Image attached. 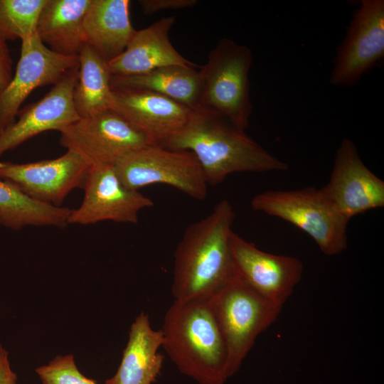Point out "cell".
Returning a JSON list of instances; mask_svg holds the SVG:
<instances>
[{"mask_svg":"<svg viewBox=\"0 0 384 384\" xmlns=\"http://www.w3.org/2000/svg\"><path fill=\"white\" fill-rule=\"evenodd\" d=\"M235 218L231 203L225 199L186 228L174 252L175 301L208 299L233 276L230 238Z\"/></svg>","mask_w":384,"mask_h":384,"instance_id":"1","label":"cell"},{"mask_svg":"<svg viewBox=\"0 0 384 384\" xmlns=\"http://www.w3.org/2000/svg\"><path fill=\"white\" fill-rule=\"evenodd\" d=\"M161 146L193 153L210 186L233 173L289 168L228 119L198 110H193L186 124Z\"/></svg>","mask_w":384,"mask_h":384,"instance_id":"2","label":"cell"},{"mask_svg":"<svg viewBox=\"0 0 384 384\" xmlns=\"http://www.w3.org/2000/svg\"><path fill=\"white\" fill-rule=\"evenodd\" d=\"M161 331L162 347L182 374L198 384H224L226 349L208 299L174 300Z\"/></svg>","mask_w":384,"mask_h":384,"instance_id":"3","label":"cell"},{"mask_svg":"<svg viewBox=\"0 0 384 384\" xmlns=\"http://www.w3.org/2000/svg\"><path fill=\"white\" fill-rule=\"evenodd\" d=\"M208 302L225 343L228 378L238 372L257 336L277 319L282 306L260 295L235 270Z\"/></svg>","mask_w":384,"mask_h":384,"instance_id":"4","label":"cell"},{"mask_svg":"<svg viewBox=\"0 0 384 384\" xmlns=\"http://www.w3.org/2000/svg\"><path fill=\"white\" fill-rule=\"evenodd\" d=\"M251 49L222 38L198 71L200 91L196 110L220 116L245 131L252 111L249 73Z\"/></svg>","mask_w":384,"mask_h":384,"instance_id":"5","label":"cell"},{"mask_svg":"<svg viewBox=\"0 0 384 384\" xmlns=\"http://www.w3.org/2000/svg\"><path fill=\"white\" fill-rule=\"evenodd\" d=\"M253 210L286 220L310 236L328 256L347 248L344 218L331 205L321 189L312 186L292 191H267L251 200Z\"/></svg>","mask_w":384,"mask_h":384,"instance_id":"6","label":"cell"},{"mask_svg":"<svg viewBox=\"0 0 384 384\" xmlns=\"http://www.w3.org/2000/svg\"><path fill=\"white\" fill-rule=\"evenodd\" d=\"M113 166L122 182L134 191L161 183L196 200L207 196L208 184L202 168L188 151L152 144L127 154Z\"/></svg>","mask_w":384,"mask_h":384,"instance_id":"7","label":"cell"},{"mask_svg":"<svg viewBox=\"0 0 384 384\" xmlns=\"http://www.w3.org/2000/svg\"><path fill=\"white\" fill-rule=\"evenodd\" d=\"M59 132L60 145L90 166L113 165L127 154L157 144L114 109L80 118Z\"/></svg>","mask_w":384,"mask_h":384,"instance_id":"8","label":"cell"},{"mask_svg":"<svg viewBox=\"0 0 384 384\" xmlns=\"http://www.w3.org/2000/svg\"><path fill=\"white\" fill-rule=\"evenodd\" d=\"M384 56V1L362 0L337 49L331 84L353 86Z\"/></svg>","mask_w":384,"mask_h":384,"instance_id":"9","label":"cell"},{"mask_svg":"<svg viewBox=\"0 0 384 384\" xmlns=\"http://www.w3.org/2000/svg\"><path fill=\"white\" fill-rule=\"evenodd\" d=\"M80 206L71 209L68 224L91 225L102 221L136 224L139 213L154 202L139 191L127 188L112 164L91 166Z\"/></svg>","mask_w":384,"mask_h":384,"instance_id":"10","label":"cell"},{"mask_svg":"<svg viewBox=\"0 0 384 384\" xmlns=\"http://www.w3.org/2000/svg\"><path fill=\"white\" fill-rule=\"evenodd\" d=\"M78 65V56L52 51L36 33L21 41L16 71L8 85L0 91V133L16 120L21 106L35 89L54 85Z\"/></svg>","mask_w":384,"mask_h":384,"instance_id":"11","label":"cell"},{"mask_svg":"<svg viewBox=\"0 0 384 384\" xmlns=\"http://www.w3.org/2000/svg\"><path fill=\"white\" fill-rule=\"evenodd\" d=\"M90 166L80 155L67 150L53 159L24 164L0 161V178L37 201L60 206L72 191L84 187Z\"/></svg>","mask_w":384,"mask_h":384,"instance_id":"12","label":"cell"},{"mask_svg":"<svg viewBox=\"0 0 384 384\" xmlns=\"http://www.w3.org/2000/svg\"><path fill=\"white\" fill-rule=\"evenodd\" d=\"M321 191L348 221L384 206V182L365 165L349 139H343L336 149L329 181Z\"/></svg>","mask_w":384,"mask_h":384,"instance_id":"13","label":"cell"},{"mask_svg":"<svg viewBox=\"0 0 384 384\" xmlns=\"http://www.w3.org/2000/svg\"><path fill=\"white\" fill-rule=\"evenodd\" d=\"M230 246L235 272L263 297L282 307L302 279V261L262 251L233 230Z\"/></svg>","mask_w":384,"mask_h":384,"instance_id":"14","label":"cell"},{"mask_svg":"<svg viewBox=\"0 0 384 384\" xmlns=\"http://www.w3.org/2000/svg\"><path fill=\"white\" fill-rule=\"evenodd\" d=\"M78 66L67 73L38 101L19 110L18 119L0 133V157L42 132H60L80 119L73 102Z\"/></svg>","mask_w":384,"mask_h":384,"instance_id":"15","label":"cell"},{"mask_svg":"<svg viewBox=\"0 0 384 384\" xmlns=\"http://www.w3.org/2000/svg\"><path fill=\"white\" fill-rule=\"evenodd\" d=\"M112 109L162 145L188 122L193 110L142 89L112 90Z\"/></svg>","mask_w":384,"mask_h":384,"instance_id":"16","label":"cell"},{"mask_svg":"<svg viewBox=\"0 0 384 384\" xmlns=\"http://www.w3.org/2000/svg\"><path fill=\"white\" fill-rule=\"evenodd\" d=\"M174 23V16L162 18L137 31L125 50L107 62L111 75H138L169 65L196 67L182 56L171 43L169 31Z\"/></svg>","mask_w":384,"mask_h":384,"instance_id":"17","label":"cell"},{"mask_svg":"<svg viewBox=\"0 0 384 384\" xmlns=\"http://www.w3.org/2000/svg\"><path fill=\"white\" fill-rule=\"evenodd\" d=\"M163 335L154 329L149 314L142 311L132 323L128 341L116 373L105 384H154L160 375L164 356L159 353Z\"/></svg>","mask_w":384,"mask_h":384,"instance_id":"18","label":"cell"},{"mask_svg":"<svg viewBox=\"0 0 384 384\" xmlns=\"http://www.w3.org/2000/svg\"><path fill=\"white\" fill-rule=\"evenodd\" d=\"M129 0H91L84 18L86 43L107 63L127 48L137 30Z\"/></svg>","mask_w":384,"mask_h":384,"instance_id":"19","label":"cell"},{"mask_svg":"<svg viewBox=\"0 0 384 384\" xmlns=\"http://www.w3.org/2000/svg\"><path fill=\"white\" fill-rule=\"evenodd\" d=\"M91 0H47L36 25V34L52 51L78 56L86 44L84 18Z\"/></svg>","mask_w":384,"mask_h":384,"instance_id":"20","label":"cell"},{"mask_svg":"<svg viewBox=\"0 0 384 384\" xmlns=\"http://www.w3.org/2000/svg\"><path fill=\"white\" fill-rule=\"evenodd\" d=\"M112 90L142 89L152 91L196 110L200 91L198 71L193 67L169 65L144 74L111 77Z\"/></svg>","mask_w":384,"mask_h":384,"instance_id":"21","label":"cell"},{"mask_svg":"<svg viewBox=\"0 0 384 384\" xmlns=\"http://www.w3.org/2000/svg\"><path fill=\"white\" fill-rule=\"evenodd\" d=\"M78 60L73 102L80 118L112 109V75L107 63L87 43L80 50Z\"/></svg>","mask_w":384,"mask_h":384,"instance_id":"22","label":"cell"},{"mask_svg":"<svg viewBox=\"0 0 384 384\" xmlns=\"http://www.w3.org/2000/svg\"><path fill=\"white\" fill-rule=\"evenodd\" d=\"M71 209L37 201L12 183L0 178V225L18 230L26 226L64 228Z\"/></svg>","mask_w":384,"mask_h":384,"instance_id":"23","label":"cell"},{"mask_svg":"<svg viewBox=\"0 0 384 384\" xmlns=\"http://www.w3.org/2000/svg\"><path fill=\"white\" fill-rule=\"evenodd\" d=\"M47 0H0V39L23 41L36 33L40 13Z\"/></svg>","mask_w":384,"mask_h":384,"instance_id":"24","label":"cell"},{"mask_svg":"<svg viewBox=\"0 0 384 384\" xmlns=\"http://www.w3.org/2000/svg\"><path fill=\"white\" fill-rule=\"evenodd\" d=\"M36 373L42 384H98L79 370L73 354L58 355L38 367Z\"/></svg>","mask_w":384,"mask_h":384,"instance_id":"25","label":"cell"},{"mask_svg":"<svg viewBox=\"0 0 384 384\" xmlns=\"http://www.w3.org/2000/svg\"><path fill=\"white\" fill-rule=\"evenodd\" d=\"M198 3L196 0H141L139 4L144 14L151 15L165 10L190 8Z\"/></svg>","mask_w":384,"mask_h":384,"instance_id":"26","label":"cell"},{"mask_svg":"<svg viewBox=\"0 0 384 384\" xmlns=\"http://www.w3.org/2000/svg\"><path fill=\"white\" fill-rule=\"evenodd\" d=\"M13 75V61L9 47L0 39V91L8 85Z\"/></svg>","mask_w":384,"mask_h":384,"instance_id":"27","label":"cell"},{"mask_svg":"<svg viewBox=\"0 0 384 384\" xmlns=\"http://www.w3.org/2000/svg\"><path fill=\"white\" fill-rule=\"evenodd\" d=\"M0 384H17L16 373L12 370L9 352L0 340Z\"/></svg>","mask_w":384,"mask_h":384,"instance_id":"28","label":"cell"}]
</instances>
